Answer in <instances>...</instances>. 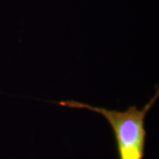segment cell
I'll list each match as a JSON object with an SVG mask.
<instances>
[{"label": "cell", "mask_w": 159, "mask_h": 159, "mask_svg": "<svg viewBox=\"0 0 159 159\" xmlns=\"http://www.w3.org/2000/svg\"><path fill=\"white\" fill-rule=\"evenodd\" d=\"M158 97L159 89L157 87L156 94L142 110H139L136 105H132L124 111L91 106L74 100L60 101L57 104L73 109H86L101 114L112 128L119 159H143L147 138L145 119Z\"/></svg>", "instance_id": "cell-1"}]
</instances>
